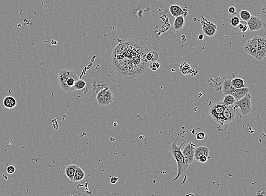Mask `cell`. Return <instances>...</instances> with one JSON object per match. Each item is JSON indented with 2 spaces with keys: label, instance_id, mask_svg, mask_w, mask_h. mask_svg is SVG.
<instances>
[{
  "label": "cell",
  "instance_id": "cell-1",
  "mask_svg": "<svg viewBox=\"0 0 266 196\" xmlns=\"http://www.w3.org/2000/svg\"><path fill=\"white\" fill-rule=\"evenodd\" d=\"M147 46L135 39L129 40L116 46L111 55V64L114 71L120 77L131 79L140 75L131 61L145 72L149 62L145 59Z\"/></svg>",
  "mask_w": 266,
  "mask_h": 196
},
{
  "label": "cell",
  "instance_id": "cell-2",
  "mask_svg": "<svg viewBox=\"0 0 266 196\" xmlns=\"http://www.w3.org/2000/svg\"><path fill=\"white\" fill-rule=\"evenodd\" d=\"M58 83L65 93H72L76 91L75 84L80 78L76 71L65 68L60 70L58 73Z\"/></svg>",
  "mask_w": 266,
  "mask_h": 196
},
{
  "label": "cell",
  "instance_id": "cell-3",
  "mask_svg": "<svg viewBox=\"0 0 266 196\" xmlns=\"http://www.w3.org/2000/svg\"><path fill=\"white\" fill-rule=\"evenodd\" d=\"M178 138H179V136L171 144L170 147V153L173 155L175 161H176V164H177V170H178L176 177L175 178H174L173 181H175L178 178H180L182 174L185 173V172L187 170V168L189 167V166H188L186 164L184 157H183V155L182 154V149H181V148L182 147V146L184 145V142H183L182 144V145H180V146H178V145H176V141H177Z\"/></svg>",
  "mask_w": 266,
  "mask_h": 196
},
{
  "label": "cell",
  "instance_id": "cell-4",
  "mask_svg": "<svg viewBox=\"0 0 266 196\" xmlns=\"http://www.w3.org/2000/svg\"><path fill=\"white\" fill-rule=\"evenodd\" d=\"M226 107L222 101H218L213 103L209 109V113L213 121L221 126H224L222 113Z\"/></svg>",
  "mask_w": 266,
  "mask_h": 196
},
{
  "label": "cell",
  "instance_id": "cell-5",
  "mask_svg": "<svg viewBox=\"0 0 266 196\" xmlns=\"http://www.w3.org/2000/svg\"><path fill=\"white\" fill-rule=\"evenodd\" d=\"M96 99L100 106L105 107L111 104L114 100V97L112 91L107 87L97 93Z\"/></svg>",
  "mask_w": 266,
  "mask_h": 196
},
{
  "label": "cell",
  "instance_id": "cell-6",
  "mask_svg": "<svg viewBox=\"0 0 266 196\" xmlns=\"http://www.w3.org/2000/svg\"><path fill=\"white\" fill-rule=\"evenodd\" d=\"M251 99V96L249 93L242 99L236 101L234 103V105L240 108V113L244 116L252 112V103Z\"/></svg>",
  "mask_w": 266,
  "mask_h": 196
},
{
  "label": "cell",
  "instance_id": "cell-7",
  "mask_svg": "<svg viewBox=\"0 0 266 196\" xmlns=\"http://www.w3.org/2000/svg\"><path fill=\"white\" fill-rule=\"evenodd\" d=\"M260 36H256L249 40L244 46V51L248 55L255 58L257 52L259 47Z\"/></svg>",
  "mask_w": 266,
  "mask_h": 196
},
{
  "label": "cell",
  "instance_id": "cell-8",
  "mask_svg": "<svg viewBox=\"0 0 266 196\" xmlns=\"http://www.w3.org/2000/svg\"><path fill=\"white\" fill-rule=\"evenodd\" d=\"M195 148V145L193 144L191 142H189L182 151L183 157H184L186 164L188 166H189L194 161Z\"/></svg>",
  "mask_w": 266,
  "mask_h": 196
},
{
  "label": "cell",
  "instance_id": "cell-9",
  "mask_svg": "<svg viewBox=\"0 0 266 196\" xmlns=\"http://www.w3.org/2000/svg\"><path fill=\"white\" fill-rule=\"evenodd\" d=\"M237 107L235 105L226 106L222 113L223 125L228 124L234 121L236 117V110Z\"/></svg>",
  "mask_w": 266,
  "mask_h": 196
},
{
  "label": "cell",
  "instance_id": "cell-10",
  "mask_svg": "<svg viewBox=\"0 0 266 196\" xmlns=\"http://www.w3.org/2000/svg\"><path fill=\"white\" fill-rule=\"evenodd\" d=\"M249 30L250 31H255L262 29L264 26L263 21L259 17L251 16L249 21L247 22Z\"/></svg>",
  "mask_w": 266,
  "mask_h": 196
},
{
  "label": "cell",
  "instance_id": "cell-11",
  "mask_svg": "<svg viewBox=\"0 0 266 196\" xmlns=\"http://www.w3.org/2000/svg\"><path fill=\"white\" fill-rule=\"evenodd\" d=\"M266 56V41L264 38L260 36L259 47L257 50V55L255 59L258 61H260L264 58Z\"/></svg>",
  "mask_w": 266,
  "mask_h": 196
},
{
  "label": "cell",
  "instance_id": "cell-12",
  "mask_svg": "<svg viewBox=\"0 0 266 196\" xmlns=\"http://www.w3.org/2000/svg\"><path fill=\"white\" fill-rule=\"evenodd\" d=\"M202 30L207 36L212 37L216 33L217 27L213 23L205 22L204 23L202 26Z\"/></svg>",
  "mask_w": 266,
  "mask_h": 196
},
{
  "label": "cell",
  "instance_id": "cell-13",
  "mask_svg": "<svg viewBox=\"0 0 266 196\" xmlns=\"http://www.w3.org/2000/svg\"><path fill=\"white\" fill-rule=\"evenodd\" d=\"M249 89L247 87L240 88V89H235L232 93V95L234 97L236 101L242 99L244 97L247 95L249 93Z\"/></svg>",
  "mask_w": 266,
  "mask_h": 196
},
{
  "label": "cell",
  "instance_id": "cell-14",
  "mask_svg": "<svg viewBox=\"0 0 266 196\" xmlns=\"http://www.w3.org/2000/svg\"><path fill=\"white\" fill-rule=\"evenodd\" d=\"M202 155H205L207 157H209V150L208 147L204 146H200L198 148H195V155H194V159L196 161L198 158Z\"/></svg>",
  "mask_w": 266,
  "mask_h": 196
},
{
  "label": "cell",
  "instance_id": "cell-15",
  "mask_svg": "<svg viewBox=\"0 0 266 196\" xmlns=\"http://www.w3.org/2000/svg\"><path fill=\"white\" fill-rule=\"evenodd\" d=\"M234 89H235L231 84V80H226L224 81L222 84V91L224 95H232Z\"/></svg>",
  "mask_w": 266,
  "mask_h": 196
},
{
  "label": "cell",
  "instance_id": "cell-16",
  "mask_svg": "<svg viewBox=\"0 0 266 196\" xmlns=\"http://www.w3.org/2000/svg\"><path fill=\"white\" fill-rule=\"evenodd\" d=\"M185 24V21L183 16L176 17L174 21L173 29L174 31H180L183 29Z\"/></svg>",
  "mask_w": 266,
  "mask_h": 196
},
{
  "label": "cell",
  "instance_id": "cell-17",
  "mask_svg": "<svg viewBox=\"0 0 266 196\" xmlns=\"http://www.w3.org/2000/svg\"><path fill=\"white\" fill-rule=\"evenodd\" d=\"M3 105L6 108L12 109L17 105L16 100L12 96L5 97L3 100Z\"/></svg>",
  "mask_w": 266,
  "mask_h": 196
},
{
  "label": "cell",
  "instance_id": "cell-18",
  "mask_svg": "<svg viewBox=\"0 0 266 196\" xmlns=\"http://www.w3.org/2000/svg\"><path fill=\"white\" fill-rule=\"evenodd\" d=\"M169 11L172 16L176 18L178 16H183L184 14L181 7L177 5H172L169 7Z\"/></svg>",
  "mask_w": 266,
  "mask_h": 196
},
{
  "label": "cell",
  "instance_id": "cell-19",
  "mask_svg": "<svg viewBox=\"0 0 266 196\" xmlns=\"http://www.w3.org/2000/svg\"><path fill=\"white\" fill-rule=\"evenodd\" d=\"M78 166L76 164H69L67 166L65 169V174L67 176L69 180L72 181L73 179L74 175L75 174V172L77 170Z\"/></svg>",
  "mask_w": 266,
  "mask_h": 196
},
{
  "label": "cell",
  "instance_id": "cell-20",
  "mask_svg": "<svg viewBox=\"0 0 266 196\" xmlns=\"http://www.w3.org/2000/svg\"><path fill=\"white\" fill-rule=\"evenodd\" d=\"M85 177V173L84 171L80 167L78 166L77 170L75 172V174L74 175L73 179L72 181L74 182H78L83 180Z\"/></svg>",
  "mask_w": 266,
  "mask_h": 196
},
{
  "label": "cell",
  "instance_id": "cell-21",
  "mask_svg": "<svg viewBox=\"0 0 266 196\" xmlns=\"http://www.w3.org/2000/svg\"><path fill=\"white\" fill-rule=\"evenodd\" d=\"M231 81L233 86L236 89L246 87L245 80L240 78H235L232 80H231Z\"/></svg>",
  "mask_w": 266,
  "mask_h": 196
},
{
  "label": "cell",
  "instance_id": "cell-22",
  "mask_svg": "<svg viewBox=\"0 0 266 196\" xmlns=\"http://www.w3.org/2000/svg\"><path fill=\"white\" fill-rule=\"evenodd\" d=\"M159 57V55L157 52L154 51L147 52L145 55V59L147 60V62H151V61H157Z\"/></svg>",
  "mask_w": 266,
  "mask_h": 196
},
{
  "label": "cell",
  "instance_id": "cell-23",
  "mask_svg": "<svg viewBox=\"0 0 266 196\" xmlns=\"http://www.w3.org/2000/svg\"><path fill=\"white\" fill-rule=\"evenodd\" d=\"M222 102L224 103L225 106H229L231 105H234V103L236 102V100L235 99V98L232 95H225L224 98Z\"/></svg>",
  "mask_w": 266,
  "mask_h": 196
},
{
  "label": "cell",
  "instance_id": "cell-24",
  "mask_svg": "<svg viewBox=\"0 0 266 196\" xmlns=\"http://www.w3.org/2000/svg\"><path fill=\"white\" fill-rule=\"evenodd\" d=\"M240 16L242 20L245 22H248L252 16L249 11L245 10H241L240 12Z\"/></svg>",
  "mask_w": 266,
  "mask_h": 196
},
{
  "label": "cell",
  "instance_id": "cell-25",
  "mask_svg": "<svg viewBox=\"0 0 266 196\" xmlns=\"http://www.w3.org/2000/svg\"><path fill=\"white\" fill-rule=\"evenodd\" d=\"M237 29L240 31V32H245L247 31L249 29V27L247 25V22H245L244 21H240L238 25L237 26Z\"/></svg>",
  "mask_w": 266,
  "mask_h": 196
},
{
  "label": "cell",
  "instance_id": "cell-26",
  "mask_svg": "<svg viewBox=\"0 0 266 196\" xmlns=\"http://www.w3.org/2000/svg\"><path fill=\"white\" fill-rule=\"evenodd\" d=\"M86 86V83L85 80L79 79L75 84V89L77 90H82Z\"/></svg>",
  "mask_w": 266,
  "mask_h": 196
},
{
  "label": "cell",
  "instance_id": "cell-27",
  "mask_svg": "<svg viewBox=\"0 0 266 196\" xmlns=\"http://www.w3.org/2000/svg\"><path fill=\"white\" fill-rule=\"evenodd\" d=\"M148 67L151 71H156L160 67V64L157 61H151L149 62Z\"/></svg>",
  "mask_w": 266,
  "mask_h": 196
},
{
  "label": "cell",
  "instance_id": "cell-28",
  "mask_svg": "<svg viewBox=\"0 0 266 196\" xmlns=\"http://www.w3.org/2000/svg\"><path fill=\"white\" fill-rule=\"evenodd\" d=\"M240 21V19L238 16H234L231 18L230 22H231V25L233 27H237V26L238 25Z\"/></svg>",
  "mask_w": 266,
  "mask_h": 196
},
{
  "label": "cell",
  "instance_id": "cell-29",
  "mask_svg": "<svg viewBox=\"0 0 266 196\" xmlns=\"http://www.w3.org/2000/svg\"><path fill=\"white\" fill-rule=\"evenodd\" d=\"M7 173L9 175H12L16 172V168L13 165H9L7 168Z\"/></svg>",
  "mask_w": 266,
  "mask_h": 196
},
{
  "label": "cell",
  "instance_id": "cell-30",
  "mask_svg": "<svg viewBox=\"0 0 266 196\" xmlns=\"http://www.w3.org/2000/svg\"><path fill=\"white\" fill-rule=\"evenodd\" d=\"M209 159V157H206L205 155H202V156H200V157L198 158V159H197L196 161H198V162H199L200 163H204L207 162V161Z\"/></svg>",
  "mask_w": 266,
  "mask_h": 196
},
{
  "label": "cell",
  "instance_id": "cell-31",
  "mask_svg": "<svg viewBox=\"0 0 266 196\" xmlns=\"http://www.w3.org/2000/svg\"><path fill=\"white\" fill-rule=\"evenodd\" d=\"M205 134L204 132H199L198 133H197V134L196 135V139L197 140L201 141V140H203L204 138H205Z\"/></svg>",
  "mask_w": 266,
  "mask_h": 196
},
{
  "label": "cell",
  "instance_id": "cell-32",
  "mask_svg": "<svg viewBox=\"0 0 266 196\" xmlns=\"http://www.w3.org/2000/svg\"><path fill=\"white\" fill-rule=\"evenodd\" d=\"M119 180V178L116 176H112L110 178V181L112 184H115Z\"/></svg>",
  "mask_w": 266,
  "mask_h": 196
},
{
  "label": "cell",
  "instance_id": "cell-33",
  "mask_svg": "<svg viewBox=\"0 0 266 196\" xmlns=\"http://www.w3.org/2000/svg\"><path fill=\"white\" fill-rule=\"evenodd\" d=\"M228 12L231 14H234V13L236 12V7H229L228 9Z\"/></svg>",
  "mask_w": 266,
  "mask_h": 196
},
{
  "label": "cell",
  "instance_id": "cell-34",
  "mask_svg": "<svg viewBox=\"0 0 266 196\" xmlns=\"http://www.w3.org/2000/svg\"><path fill=\"white\" fill-rule=\"evenodd\" d=\"M198 38L200 40H203L204 39V35L203 34H200L199 36H198Z\"/></svg>",
  "mask_w": 266,
  "mask_h": 196
}]
</instances>
